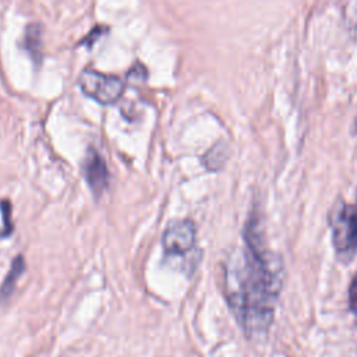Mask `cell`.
<instances>
[{
  "label": "cell",
  "mask_w": 357,
  "mask_h": 357,
  "mask_svg": "<svg viewBox=\"0 0 357 357\" xmlns=\"http://www.w3.org/2000/svg\"><path fill=\"white\" fill-rule=\"evenodd\" d=\"M84 178L95 197H100L109 185V170L106 162L95 148H88L82 163Z\"/></svg>",
  "instance_id": "5b68a950"
},
{
  "label": "cell",
  "mask_w": 357,
  "mask_h": 357,
  "mask_svg": "<svg viewBox=\"0 0 357 357\" xmlns=\"http://www.w3.org/2000/svg\"><path fill=\"white\" fill-rule=\"evenodd\" d=\"M195 240L197 229L191 219L172 220L162 234L163 250L170 255H183L191 251L195 245Z\"/></svg>",
  "instance_id": "277c9868"
},
{
  "label": "cell",
  "mask_w": 357,
  "mask_h": 357,
  "mask_svg": "<svg viewBox=\"0 0 357 357\" xmlns=\"http://www.w3.org/2000/svg\"><path fill=\"white\" fill-rule=\"evenodd\" d=\"M24 45L29 54L38 61L40 59V25L29 24L25 29Z\"/></svg>",
  "instance_id": "ba28073f"
},
{
  "label": "cell",
  "mask_w": 357,
  "mask_h": 357,
  "mask_svg": "<svg viewBox=\"0 0 357 357\" xmlns=\"http://www.w3.org/2000/svg\"><path fill=\"white\" fill-rule=\"evenodd\" d=\"M0 209H1V216H3V225L4 229L0 231L1 237H7L10 236V233L13 231V223H11V204L8 199H1L0 201Z\"/></svg>",
  "instance_id": "9c48e42d"
},
{
  "label": "cell",
  "mask_w": 357,
  "mask_h": 357,
  "mask_svg": "<svg viewBox=\"0 0 357 357\" xmlns=\"http://www.w3.org/2000/svg\"><path fill=\"white\" fill-rule=\"evenodd\" d=\"M227 304L250 339L269 332L283 286V264L266 247L259 213L252 211L244 227V247L234 250L223 268Z\"/></svg>",
  "instance_id": "6da1fadb"
},
{
  "label": "cell",
  "mask_w": 357,
  "mask_h": 357,
  "mask_svg": "<svg viewBox=\"0 0 357 357\" xmlns=\"http://www.w3.org/2000/svg\"><path fill=\"white\" fill-rule=\"evenodd\" d=\"M81 91L102 105L116 103L124 93L126 82L112 74H103L93 68H85L78 75Z\"/></svg>",
  "instance_id": "3957f363"
},
{
  "label": "cell",
  "mask_w": 357,
  "mask_h": 357,
  "mask_svg": "<svg viewBox=\"0 0 357 357\" xmlns=\"http://www.w3.org/2000/svg\"><path fill=\"white\" fill-rule=\"evenodd\" d=\"M229 155L227 145L225 142H216L204 156L202 163L208 170H219L225 165Z\"/></svg>",
  "instance_id": "52a82bcc"
},
{
  "label": "cell",
  "mask_w": 357,
  "mask_h": 357,
  "mask_svg": "<svg viewBox=\"0 0 357 357\" xmlns=\"http://www.w3.org/2000/svg\"><path fill=\"white\" fill-rule=\"evenodd\" d=\"M349 308L357 315V272L354 273L349 286Z\"/></svg>",
  "instance_id": "30bf717a"
},
{
  "label": "cell",
  "mask_w": 357,
  "mask_h": 357,
  "mask_svg": "<svg viewBox=\"0 0 357 357\" xmlns=\"http://www.w3.org/2000/svg\"><path fill=\"white\" fill-rule=\"evenodd\" d=\"M331 230L337 258L343 262L351 261L357 251V198L342 204L332 212Z\"/></svg>",
  "instance_id": "7a4b0ae2"
},
{
  "label": "cell",
  "mask_w": 357,
  "mask_h": 357,
  "mask_svg": "<svg viewBox=\"0 0 357 357\" xmlns=\"http://www.w3.org/2000/svg\"><path fill=\"white\" fill-rule=\"evenodd\" d=\"M25 271V259L22 255H17L13 262L11 266L0 286V300H6L10 297V294L14 291L17 280L20 279V276L24 273Z\"/></svg>",
  "instance_id": "8992f818"
}]
</instances>
